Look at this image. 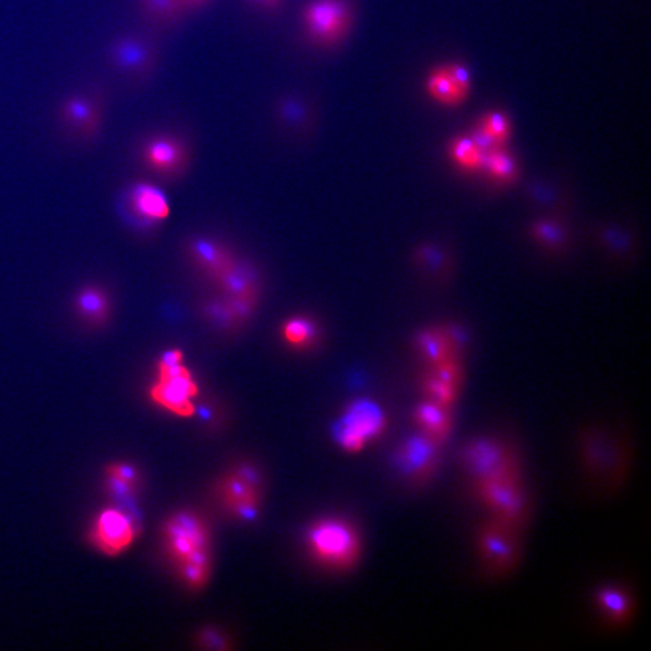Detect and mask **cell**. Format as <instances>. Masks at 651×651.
I'll return each instance as SVG.
<instances>
[{
	"label": "cell",
	"instance_id": "6da1fadb",
	"mask_svg": "<svg viewBox=\"0 0 651 651\" xmlns=\"http://www.w3.org/2000/svg\"><path fill=\"white\" fill-rule=\"evenodd\" d=\"M168 554L180 578L191 589L207 585L211 576V537L204 519L194 512H179L164 526Z\"/></svg>",
	"mask_w": 651,
	"mask_h": 651
},
{
	"label": "cell",
	"instance_id": "7a4b0ae2",
	"mask_svg": "<svg viewBox=\"0 0 651 651\" xmlns=\"http://www.w3.org/2000/svg\"><path fill=\"white\" fill-rule=\"evenodd\" d=\"M56 121L73 140L92 143L102 134L106 124V94L97 87L67 94L57 104Z\"/></svg>",
	"mask_w": 651,
	"mask_h": 651
},
{
	"label": "cell",
	"instance_id": "3957f363",
	"mask_svg": "<svg viewBox=\"0 0 651 651\" xmlns=\"http://www.w3.org/2000/svg\"><path fill=\"white\" fill-rule=\"evenodd\" d=\"M306 544L314 560L332 568L355 565L361 555L359 533L353 525L339 518L320 519L314 522L306 532Z\"/></svg>",
	"mask_w": 651,
	"mask_h": 651
},
{
	"label": "cell",
	"instance_id": "277c9868",
	"mask_svg": "<svg viewBox=\"0 0 651 651\" xmlns=\"http://www.w3.org/2000/svg\"><path fill=\"white\" fill-rule=\"evenodd\" d=\"M462 467L474 484L494 479L520 478V464L515 449L495 436L470 440L460 451Z\"/></svg>",
	"mask_w": 651,
	"mask_h": 651
},
{
	"label": "cell",
	"instance_id": "5b68a950",
	"mask_svg": "<svg viewBox=\"0 0 651 651\" xmlns=\"http://www.w3.org/2000/svg\"><path fill=\"white\" fill-rule=\"evenodd\" d=\"M106 60L111 72L127 86L139 87L153 75L158 62V50L147 36L123 33L107 44Z\"/></svg>",
	"mask_w": 651,
	"mask_h": 651
},
{
	"label": "cell",
	"instance_id": "8992f818",
	"mask_svg": "<svg viewBox=\"0 0 651 651\" xmlns=\"http://www.w3.org/2000/svg\"><path fill=\"white\" fill-rule=\"evenodd\" d=\"M302 22L312 42L335 45L352 29V5L347 0H309L303 8Z\"/></svg>",
	"mask_w": 651,
	"mask_h": 651
},
{
	"label": "cell",
	"instance_id": "52a82bcc",
	"mask_svg": "<svg viewBox=\"0 0 651 651\" xmlns=\"http://www.w3.org/2000/svg\"><path fill=\"white\" fill-rule=\"evenodd\" d=\"M475 488L495 520L515 529L525 525L529 504L520 478L494 479L475 484Z\"/></svg>",
	"mask_w": 651,
	"mask_h": 651
},
{
	"label": "cell",
	"instance_id": "ba28073f",
	"mask_svg": "<svg viewBox=\"0 0 651 651\" xmlns=\"http://www.w3.org/2000/svg\"><path fill=\"white\" fill-rule=\"evenodd\" d=\"M386 417L372 401L361 400L347 408L336 425V438L340 447L350 453L362 450L383 434Z\"/></svg>",
	"mask_w": 651,
	"mask_h": 651
},
{
	"label": "cell",
	"instance_id": "9c48e42d",
	"mask_svg": "<svg viewBox=\"0 0 651 651\" xmlns=\"http://www.w3.org/2000/svg\"><path fill=\"white\" fill-rule=\"evenodd\" d=\"M197 393V384L181 362L170 366L158 363V379L150 391L155 403L177 417H190L195 411Z\"/></svg>",
	"mask_w": 651,
	"mask_h": 651
},
{
	"label": "cell",
	"instance_id": "30bf717a",
	"mask_svg": "<svg viewBox=\"0 0 651 651\" xmlns=\"http://www.w3.org/2000/svg\"><path fill=\"white\" fill-rule=\"evenodd\" d=\"M516 531L495 519L479 528L478 554L488 571L505 575L518 565L521 549Z\"/></svg>",
	"mask_w": 651,
	"mask_h": 651
},
{
	"label": "cell",
	"instance_id": "8fae6325",
	"mask_svg": "<svg viewBox=\"0 0 651 651\" xmlns=\"http://www.w3.org/2000/svg\"><path fill=\"white\" fill-rule=\"evenodd\" d=\"M218 495L228 514L241 520H252L261 507L258 472L249 465L229 472L221 479Z\"/></svg>",
	"mask_w": 651,
	"mask_h": 651
},
{
	"label": "cell",
	"instance_id": "7c38bea8",
	"mask_svg": "<svg viewBox=\"0 0 651 651\" xmlns=\"http://www.w3.org/2000/svg\"><path fill=\"white\" fill-rule=\"evenodd\" d=\"M441 443L419 431L397 449L396 462L401 473L411 481L427 480L437 471Z\"/></svg>",
	"mask_w": 651,
	"mask_h": 651
},
{
	"label": "cell",
	"instance_id": "4fadbf2b",
	"mask_svg": "<svg viewBox=\"0 0 651 651\" xmlns=\"http://www.w3.org/2000/svg\"><path fill=\"white\" fill-rule=\"evenodd\" d=\"M426 90L436 102L447 107H456L464 103L470 94V72L458 64L441 67L428 76Z\"/></svg>",
	"mask_w": 651,
	"mask_h": 651
},
{
	"label": "cell",
	"instance_id": "5bb4252c",
	"mask_svg": "<svg viewBox=\"0 0 651 651\" xmlns=\"http://www.w3.org/2000/svg\"><path fill=\"white\" fill-rule=\"evenodd\" d=\"M134 528L130 519L116 509H107L99 515L93 531V541L104 554L116 556L131 544Z\"/></svg>",
	"mask_w": 651,
	"mask_h": 651
},
{
	"label": "cell",
	"instance_id": "9a60e30c",
	"mask_svg": "<svg viewBox=\"0 0 651 651\" xmlns=\"http://www.w3.org/2000/svg\"><path fill=\"white\" fill-rule=\"evenodd\" d=\"M141 157L148 168L158 173H173L185 160L181 141L170 134H158L145 140Z\"/></svg>",
	"mask_w": 651,
	"mask_h": 651
},
{
	"label": "cell",
	"instance_id": "2e32d148",
	"mask_svg": "<svg viewBox=\"0 0 651 651\" xmlns=\"http://www.w3.org/2000/svg\"><path fill=\"white\" fill-rule=\"evenodd\" d=\"M420 432L443 444L453 430V417L450 408L441 406L434 401H425L419 404L414 414Z\"/></svg>",
	"mask_w": 651,
	"mask_h": 651
},
{
	"label": "cell",
	"instance_id": "e0dca14e",
	"mask_svg": "<svg viewBox=\"0 0 651 651\" xmlns=\"http://www.w3.org/2000/svg\"><path fill=\"white\" fill-rule=\"evenodd\" d=\"M131 205L139 218L162 220L170 214V204L160 188L150 184H137L131 190Z\"/></svg>",
	"mask_w": 651,
	"mask_h": 651
},
{
	"label": "cell",
	"instance_id": "ac0fdd59",
	"mask_svg": "<svg viewBox=\"0 0 651 651\" xmlns=\"http://www.w3.org/2000/svg\"><path fill=\"white\" fill-rule=\"evenodd\" d=\"M596 605L607 619L615 623L629 622L633 613L630 593L615 585L602 586L595 595Z\"/></svg>",
	"mask_w": 651,
	"mask_h": 651
},
{
	"label": "cell",
	"instance_id": "d6986e66",
	"mask_svg": "<svg viewBox=\"0 0 651 651\" xmlns=\"http://www.w3.org/2000/svg\"><path fill=\"white\" fill-rule=\"evenodd\" d=\"M140 15L154 25H173L187 10L182 0H136Z\"/></svg>",
	"mask_w": 651,
	"mask_h": 651
},
{
	"label": "cell",
	"instance_id": "ffe728a7",
	"mask_svg": "<svg viewBox=\"0 0 651 651\" xmlns=\"http://www.w3.org/2000/svg\"><path fill=\"white\" fill-rule=\"evenodd\" d=\"M75 308L83 319L91 322H102L110 310L107 295L97 286H87L75 297Z\"/></svg>",
	"mask_w": 651,
	"mask_h": 651
},
{
	"label": "cell",
	"instance_id": "44dd1931",
	"mask_svg": "<svg viewBox=\"0 0 651 651\" xmlns=\"http://www.w3.org/2000/svg\"><path fill=\"white\" fill-rule=\"evenodd\" d=\"M451 156L458 165L465 170H479L484 164V153L477 147L470 137L457 138L451 144Z\"/></svg>",
	"mask_w": 651,
	"mask_h": 651
},
{
	"label": "cell",
	"instance_id": "7402d4cb",
	"mask_svg": "<svg viewBox=\"0 0 651 651\" xmlns=\"http://www.w3.org/2000/svg\"><path fill=\"white\" fill-rule=\"evenodd\" d=\"M482 167L487 168L488 173L499 180L514 178L516 171L514 160L504 150H501V147L492 148L484 155Z\"/></svg>",
	"mask_w": 651,
	"mask_h": 651
},
{
	"label": "cell",
	"instance_id": "603a6c76",
	"mask_svg": "<svg viewBox=\"0 0 651 651\" xmlns=\"http://www.w3.org/2000/svg\"><path fill=\"white\" fill-rule=\"evenodd\" d=\"M480 126L484 128V130L487 131L499 145L505 143V141L508 140L509 134H511V124H509L507 116H504V114L497 113V111H496V113L485 115V116L482 117Z\"/></svg>",
	"mask_w": 651,
	"mask_h": 651
},
{
	"label": "cell",
	"instance_id": "cb8c5ba5",
	"mask_svg": "<svg viewBox=\"0 0 651 651\" xmlns=\"http://www.w3.org/2000/svg\"><path fill=\"white\" fill-rule=\"evenodd\" d=\"M283 335H285L288 342L296 344H305L309 342L315 335V329H314L313 323L309 322L306 319H293L289 322L283 329Z\"/></svg>",
	"mask_w": 651,
	"mask_h": 651
},
{
	"label": "cell",
	"instance_id": "d4e9b609",
	"mask_svg": "<svg viewBox=\"0 0 651 651\" xmlns=\"http://www.w3.org/2000/svg\"><path fill=\"white\" fill-rule=\"evenodd\" d=\"M110 478L114 481L123 482L128 487H133L134 480H136V472L130 465L124 464H114L109 468Z\"/></svg>",
	"mask_w": 651,
	"mask_h": 651
},
{
	"label": "cell",
	"instance_id": "484cf974",
	"mask_svg": "<svg viewBox=\"0 0 651 651\" xmlns=\"http://www.w3.org/2000/svg\"><path fill=\"white\" fill-rule=\"evenodd\" d=\"M470 138L473 140V143L477 145L479 150L484 154L488 153L492 148L501 147V145H499L497 141H496L494 138H492L481 126H479L477 130L472 133Z\"/></svg>",
	"mask_w": 651,
	"mask_h": 651
},
{
	"label": "cell",
	"instance_id": "4316f807",
	"mask_svg": "<svg viewBox=\"0 0 651 651\" xmlns=\"http://www.w3.org/2000/svg\"><path fill=\"white\" fill-rule=\"evenodd\" d=\"M423 345L425 349V353L428 356V359L433 361V362L440 363L441 362V360H443L444 353L443 350H441V344L438 343L437 339H434L433 337H425L423 339Z\"/></svg>",
	"mask_w": 651,
	"mask_h": 651
},
{
	"label": "cell",
	"instance_id": "83f0119b",
	"mask_svg": "<svg viewBox=\"0 0 651 651\" xmlns=\"http://www.w3.org/2000/svg\"><path fill=\"white\" fill-rule=\"evenodd\" d=\"M226 285L233 293H242L248 286V280L242 273L234 272L226 276Z\"/></svg>",
	"mask_w": 651,
	"mask_h": 651
},
{
	"label": "cell",
	"instance_id": "f1b7e54d",
	"mask_svg": "<svg viewBox=\"0 0 651 651\" xmlns=\"http://www.w3.org/2000/svg\"><path fill=\"white\" fill-rule=\"evenodd\" d=\"M195 250H197L199 258L204 259L205 262L214 265V263L218 261V250H216L211 244H209V242H197V244H195Z\"/></svg>",
	"mask_w": 651,
	"mask_h": 651
},
{
	"label": "cell",
	"instance_id": "f546056e",
	"mask_svg": "<svg viewBox=\"0 0 651 651\" xmlns=\"http://www.w3.org/2000/svg\"><path fill=\"white\" fill-rule=\"evenodd\" d=\"M537 233L539 237L545 239L546 242H558V239L560 238L558 229H556L554 226H550L548 224L538 226Z\"/></svg>",
	"mask_w": 651,
	"mask_h": 651
},
{
	"label": "cell",
	"instance_id": "4dcf8cb0",
	"mask_svg": "<svg viewBox=\"0 0 651 651\" xmlns=\"http://www.w3.org/2000/svg\"><path fill=\"white\" fill-rule=\"evenodd\" d=\"M201 642L207 643V647H209V644L214 643V646H212L214 649H218V644H216V642L218 643L221 642V643L226 644V640L222 639L220 634L216 632V631H211V630L205 631L204 633H202Z\"/></svg>",
	"mask_w": 651,
	"mask_h": 651
},
{
	"label": "cell",
	"instance_id": "1f68e13d",
	"mask_svg": "<svg viewBox=\"0 0 651 651\" xmlns=\"http://www.w3.org/2000/svg\"><path fill=\"white\" fill-rule=\"evenodd\" d=\"M256 4L265 6V8H275L278 6L282 0H254Z\"/></svg>",
	"mask_w": 651,
	"mask_h": 651
},
{
	"label": "cell",
	"instance_id": "d6a6232c",
	"mask_svg": "<svg viewBox=\"0 0 651 651\" xmlns=\"http://www.w3.org/2000/svg\"><path fill=\"white\" fill-rule=\"evenodd\" d=\"M208 0H182L187 8H195V6L204 4Z\"/></svg>",
	"mask_w": 651,
	"mask_h": 651
}]
</instances>
